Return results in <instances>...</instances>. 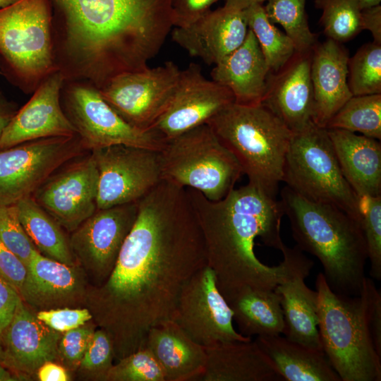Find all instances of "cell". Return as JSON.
Here are the masks:
<instances>
[{"label":"cell","instance_id":"obj_1","mask_svg":"<svg viewBox=\"0 0 381 381\" xmlns=\"http://www.w3.org/2000/svg\"><path fill=\"white\" fill-rule=\"evenodd\" d=\"M137 203L102 294L104 323L119 358L142 347L150 328L172 320L183 286L207 265L186 188L162 179Z\"/></svg>","mask_w":381,"mask_h":381},{"label":"cell","instance_id":"obj_2","mask_svg":"<svg viewBox=\"0 0 381 381\" xmlns=\"http://www.w3.org/2000/svg\"><path fill=\"white\" fill-rule=\"evenodd\" d=\"M202 235L207 264L224 298L246 288L274 289L287 271L285 258L277 266L262 263L254 251L260 238L279 250L284 214L280 200L248 183L213 201L186 188Z\"/></svg>","mask_w":381,"mask_h":381},{"label":"cell","instance_id":"obj_3","mask_svg":"<svg viewBox=\"0 0 381 381\" xmlns=\"http://www.w3.org/2000/svg\"><path fill=\"white\" fill-rule=\"evenodd\" d=\"M280 195L296 246L318 259L332 291L358 296L368 259L361 222L336 207L306 200L286 186Z\"/></svg>","mask_w":381,"mask_h":381},{"label":"cell","instance_id":"obj_4","mask_svg":"<svg viewBox=\"0 0 381 381\" xmlns=\"http://www.w3.org/2000/svg\"><path fill=\"white\" fill-rule=\"evenodd\" d=\"M207 124L236 157L248 183L276 198L294 134L285 123L263 104L233 102Z\"/></svg>","mask_w":381,"mask_h":381},{"label":"cell","instance_id":"obj_5","mask_svg":"<svg viewBox=\"0 0 381 381\" xmlns=\"http://www.w3.org/2000/svg\"><path fill=\"white\" fill-rule=\"evenodd\" d=\"M322 351L341 381H380L381 356L373 344L365 294L335 293L322 272L315 279Z\"/></svg>","mask_w":381,"mask_h":381},{"label":"cell","instance_id":"obj_6","mask_svg":"<svg viewBox=\"0 0 381 381\" xmlns=\"http://www.w3.org/2000/svg\"><path fill=\"white\" fill-rule=\"evenodd\" d=\"M159 155L163 180L195 189L213 201L224 198L243 174L207 123L166 140Z\"/></svg>","mask_w":381,"mask_h":381},{"label":"cell","instance_id":"obj_7","mask_svg":"<svg viewBox=\"0 0 381 381\" xmlns=\"http://www.w3.org/2000/svg\"><path fill=\"white\" fill-rule=\"evenodd\" d=\"M282 182L301 197L329 205L361 222V198L344 178L325 128L313 124L294 133Z\"/></svg>","mask_w":381,"mask_h":381},{"label":"cell","instance_id":"obj_8","mask_svg":"<svg viewBox=\"0 0 381 381\" xmlns=\"http://www.w3.org/2000/svg\"><path fill=\"white\" fill-rule=\"evenodd\" d=\"M52 19L48 0H18L0 8V55L20 81L52 73Z\"/></svg>","mask_w":381,"mask_h":381},{"label":"cell","instance_id":"obj_9","mask_svg":"<svg viewBox=\"0 0 381 381\" xmlns=\"http://www.w3.org/2000/svg\"><path fill=\"white\" fill-rule=\"evenodd\" d=\"M85 150L78 135L42 138L0 150V207L32 196L52 174Z\"/></svg>","mask_w":381,"mask_h":381},{"label":"cell","instance_id":"obj_10","mask_svg":"<svg viewBox=\"0 0 381 381\" xmlns=\"http://www.w3.org/2000/svg\"><path fill=\"white\" fill-rule=\"evenodd\" d=\"M180 74L174 62L167 61L156 68L119 73L98 90L126 121L150 130L170 102Z\"/></svg>","mask_w":381,"mask_h":381},{"label":"cell","instance_id":"obj_11","mask_svg":"<svg viewBox=\"0 0 381 381\" xmlns=\"http://www.w3.org/2000/svg\"><path fill=\"white\" fill-rule=\"evenodd\" d=\"M91 152L99 173L97 210L137 202L162 180L157 150L117 145Z\"/></svg>","mask_w":381,"mask_h":381},{"label":"cell","instance_id":"obj_12","mask_svg":"<svg viewBox=\"0 0 381 381\" xmlns=\"http://www.w3.org/2000/svg\"><path fill=\"white\" fill-rule=\"evenodd\" d=\"M172 320L203 346L252 339L235 329L233 312L217 287L214 271L207 264L183 286Z\"/></svg>","mask_w":381,"mask_h":381},{"label":"cell","instance_id":"obj_13","mask_svg":"<svg viewBox=\"0 0 381 381\" xmlns=\"http://www.w3.org/2000/svg\"><path fill=\"white\" fill-rule=\"evenodd\" d=\"M68 108V118L86 150L123 145L159 151L165 142L156 131L143 130L126 121L92 87L73 86Z\"/></svg>","mask_w":381,"mask_h":381},{"label":"cell","instance_id":"obj_14","mask_svg":"<svg viewBox=\"0 0 381 381\" xmlns=\"http://www.w3.org/2000/svg\"><path fill=\"white\" fill-rule=\"evenodd\" d=\"M81 157L59 169L32 195L68 231H75L97 210V164L92 152Z\"/></svg>","mask_w":381,"mask_h":381},{"label":"cell","instance_id":"obj_15","mask_svg":"<svg viewBox=\"0 0 381 381\" xmlns=\"http://www.w3.org/2000/svg\"><path fill=\"white\" fill-rule=\"evenodd\" d=\"M234 102L226 87L206 79L194 63L181 71L175 91L166 109L150 130L165 140L207 122L219 111Z\"/></svg>","mask_w":381,"mask_h":381},{"label":"cell","instance_id":"obj_16","mask_svg":"<svg viewBox=\"0 0 381 381\" xmlns=\"http://www.w3.org/2000/svg\"><path fill=\"white\" fill-rule=\"evenodd\" d=\"M137 214V202L97 210L73 231V255L96 277L107 279Z\"/></svg>","mask_w":381,"mask_h":381},{"label":"cell","instance_id":"obj_17","mask_svg":"<svg viewBox=\"0 0 381 381\" xmlns=\"http://www.w3.org/2000/svg\"><path fill=\"white\" fill-rule=\"evenodd\" d=\"M287 262L284 278L275 287L284 315V337L294 342L322 350L318 331V294L306 284L313 262L296 245L282 246Z\"/></svg>","mask_w":381,"mask_h":381},{"label":"cell","instance_id":"obj_18","mask_svg":"<svg viewBox=\"0 0 381 381\" xmlns=\"http://www.w3.org/2000/svg\"><path fill=\"white\" fill-rule=\"evenodd\" d=\"M63 80L61 72L48 75L5 128L0 138V150L42 138L77 135L75 127L60 105Z\"/></svg>","mask_w":381,"mask_h":381},{"label":"cell","instance_id":"obj_19","mask_svg":"<svg viewBox=\"0 0 381 381\" xmlns=\"http://www.w3.org/2000/svg\"><path fill=\"white\" fill-rule=\"evenodd\" d=\"M313 50L296 51L279 71L269 73L261 103L270 109L293 133L315 124L310 78Z\"/></svg>","mask_w":381,"mask_h":381},{"label":"cell","instance_id":"obj_20","mask_svg":"<svg viewBox=\"0 0 381 381\" xmlns=\"http://www.w3.org/2000/svg\"><path fill=\"white\" fill-rule=\"evenodd\" d=\"M248 27L244 11L210 10L185 27H175L172 40L190 56L217 64L244 42Z\"/></svg>","mask_w":381,"mask_h":381},{"label":"cell","instance_id":"obj_21","mask_svg":"<svg viewBox=\"0 0 381 381\" xmlns=\"http://www.w3.org/2000/svg\"><path fill=\"white\" fill-rule=\"evenodd\" d=\"M61 336L38 320L20 298L11 320L0 334L2 364L17 374L37 371L59 356Z\"/></svg>","mask_w":381,"mask_h":381},{"label":"cell","instance_id":"obj_22","mask_svg":"<svg viewBox=\"0 0 381 381\" xmlns=\"http://www.w3.org/2000/svg\"><path fill=\"white\" fill-rule=\"evenodd\" d=\"M348 50L327 38L313 50L310 78L313 90V123L325 128L338 110L353 96L348 85Z\"/></svg>","mask_w":381,"mask_h":381},{"label":"cell","instance_id":"obj_23","mask_svg":"<svg viewBox=\"0 0 381 381\" xmlns=\"http://www.w3.org/2000/svg\"><path fill=\"white\" fill-rule=\"evenodd\" d=\"M269 73L258 40L248 29L243 44L215 64L211 77L232 92L235 103L257 105L265 97Z\"/></svg>","mask_w":381,"mask_h":381},{"label":"cell","instance_id":"obj_24","mask_svg":"<svg viewBox=\"0 0 381 381\" xmlns=\"http://www.w3.org/2000/svg\"><path fill=\"white\" fill-rule=\"evenodd\" d=\"M143 346L159 363L165 381H198L205 370L204 346L191 339L173 320L150 328Z\"/></svg>","mask_w":381,"mask_h":381},{"label":"cell","instance_id":"obj_25","mask_svg":"<svg viewBox=\"0 0 381 381\" xmlns=\"http://www.w3.org/2000/svg\"><path fill=\"white\" fill-rule=\"evenodd\" d=\"M327 131L341 172L356 195L361 199L380 196V143L345 130Z\"/></svg>","mask_w":381,"mask_h":381},{"label":"cell","instance_id":"obj_26","mask_svg":"<svg viewBox=\"0 0 381 381\" xmlns=\"http://www.w3.org/2000/svg\"><path fill=\"white\" fill-rule=\"evenodd\" d=\"M206 364L198 381H283L256 342H219L204 346Z\"/></svg>","mask_w":381,"mask_h":381},{"label":"cell","instance_id":"obj_27","mask_svg":"<svg viewBox=\"0 0 381 381\" xmlns=\"http://www.w3.org/2000/svg\"><path fill=\"white\" fill-rule=\"evenodd\" d=\"M82 293V278L75 266L42 255L32 254L20 292L23 300L39 308L66 304Z\"/></svg>","mask_w":381,"mask_h":381},{"label":"cell","instance_id":"obj_28","mask_svg":"<svg viewBox=\"0 0 381 381\" xmlns=\"http://www.w3.org/2000/svg\"><path fill=\"white\" fill-rule=\"evenodd\" d=\"M254 341L283 381H341L322 350L281 334L257 336Z\"/></svg>","mask_w":381,"mask_h":381},{"label":"cell","instance_id":"obj_29","mask_svg":"<svg viewBox=\"0 0 381 381\" xmlns=\"http://www.w3.org/2000/svg\"><path fill=\"white\" fill-rule=\"evenodd\" d=\"M68 28L99 32L121 26L157 0H48Z\"/></svg>","mask_w":381,"mask_h":381},{"label":"cell","instance_id":"obj_30","mask_svg":"<svg viewBox=\"0 0 381 381\" xmlns=\"http://www.w3.org/2000/svg\"><path fill=\"white\" fill-rule=\"evenodd\" d=\"M225 299L241 334L252 337L283 334L284 315L274 289L246 288Z\"/></svg>","mask_w":381,"mask_h":381},{"label":"cell","instance_id":"obj_31","mask_svg":"<svg viewBox=\"0 0 381 381\" xmlns=\"http://www.w3.org/2000/svg\"><path fill=\"white\" fill-rule=\"evenodd\" d=\"M22 226L37 250L43 255L74 265L73 255L61 226L32 198L16 204Z\"/></svg>","mask_w":381,"mask_h":381},{"label":"cell","instance_id":"obj_32","mask_svg":"<svg viewBox=\"0 0 381 381\" xmlns=\"http://www.w3.org/2000/svg\"><path fill=\"white\" fill-rule=\"evenodd\" d=\"M244 12L248 29L258 40L270 73L277 72L296 51L294 44L270 21L262 4L253 5Z\"/></svg>","mask_w":381,"mask_h":381},{"label":"cell","instance_id":"obj_33","mask_svg":"<svg viewBox=\"0 0 381 381\" xmlns=\"http://www.w3.org/2000/svg\"><path fill=\"white\" fill-rule=\"evenodd\" d=\"M327 129H341L381 139V94L352 96L332 117Z\"/></svg>","mask_w":381,"mask_h":381},{"label":"cell","instance_id":"obj_34","mask_svg":"<svg viewBox=\"0 0 381 381\" xmlns=\"http://www.w3.org/2000/svg\"><path fill=\"white\" fill-rule=\"evenodd\" d=\"M306 0H267L264 6L270 21L281 25L297 52L312 51L318 44V34L311 32L306 11Z\"/></svg>","mask_w":381,"mask_h":381},{"label":"cell","instance_id":"obj_35","mask_svg":"<svg viewBox=\"0 0 381 381\" xmlns=\"http://www.w3.org/2000/svg\"><path fill=\"white\" fill-rule=\"evenodd\" d=\"M348 85L353 96L381 94V44L361 47L348 62Z\"/></svg>","mask_w":381,"mask_h":381},{"label":"cell","instance_id":"obj_36","mask_svg":"<svg viewBox=\"0 0 381 381\" xmlns=\"http://www.w3.org/2000/svg\"><path fill=\"white\" fill-rule=\"evenodd\" d=\"M322 10L320 23L327 38L339 43L355 37L361 31V9L355 0H314Z\"/></svg>","mask_w":381,"mask_h":381},{"label":"cell","instance_id":"obj_37","mask_svg":"<svg viewBox=\"0 0 381 381\" xmlns=\"http://www.w3.org/2000/svg\"><path fill=\"white\" fill-rule=\"evenodd\" d=\"M105 380L112 381H165L164 372L152 352L145 346L120 358Z\"/></svg>","mask_w":381,"mask_h":381},{"label":"cell","instance_id":"obj_38","mask_svg":"<svg viewBox=\"0 0 381 381\" xmlns=\"http://www.w3.org/2000/svg\"><path fill=\"white\" fill-rule=\"evenodd\" d=\"M361 226L370 260V275L381 279V195L361 200Z\"/></svg>","mask_w":381,"mask_h":381},{"label":"cell","instance_id":"obj_39","mask_svg":"<svg viewBox=\"0 0 381 381\" xmlns=\"http://www.w3.org/2000/svg\"><path fill=\"white\" fill-rule=\"evenodd\" d=\"M0 241L26 267L37 250L20 223L16 205L0 207Z\"/></svg>","mask_w":381,"mask_h":381},{"label":"cell","instance_id":"obj_40","mask_svg":"<svg viewBox=\"0 0 381 381\" xmlns=\"http://www.w3.org/2000/svg\"><path fill=\"white\" fill-rule=\"evenodd\" d=\"M114 353V344L109 332L104 329L95 331L79 366L105 380L107 372L113 365Z\"/></svg>","mask_w":381,"mask_h":381},{"label":"cell","instance_id":"obj_41","mask_svg":"<svg viewBox=\"0 0 381 381\" xmlns=\"http://www.w3.org/2000/svg\"><path fill=\"white\" fill-rule=\"evenodd\" d=\"M94 332L91 325L85 324L65 332L59 341V356L68 365L79 366Z\"/></svg>","mask_w":381,"mask_h":381},{"label":"cell","instance_id":"obj_42","mask_svg":"<svg viewBox=\"0 0 381 381\" xmlns=\"http://www.w3.org/2000/svg\"><path fill=\"white\" fill-rule=\"evenodd\" d=\"M38 320L60 333L78 327L90 321L92 316L86 308H53L39 311Z\"/></svg>","mask_w":381,"mask_h":381},{"label":"cell","instance_id":"obj_43","mask_svg":"<svg viewBox=\"0 0 381 381\" xmlns=\"http://www.w3.org/2000/svg\"><path fill=\"white\" fill-rule=\"evenodd\" d=\"M367 301L369 329L375 348L381 356V294L373 281L367 277L363 284Z\"/></svg>","mask_w":381,"mask_h":381},{"label":"cell","instance_id":"obj_44","mask_svg":"<svg viewBox=\"0 0 381 381\" xmlns=\"http://www.w3.org/2000/svg\"><path fill=\"white\" fill-rule=\"evenodd\" d=\"M219 0H170L173 25L185 27L209 11Z\"/></svg>","mask_w":381,"mask_h":381},{"label":"cell","instance_id":"obj_45","mask_svg":"<svg viewBox=\"0 0 381 381\" xmlns=\"http://www.w3.org/2000/svg\"><path fill=\"white\" fill-rule=\"evenodd\" d=\"M26 274V265L0 241V276L20 294Z\"/></svg>","mask_w":381,"mask_h":381},{"label":"cell","instance_id":"obj_46","mask_svg":"<svg viewBox=\"0 0 381 381\" xmlns=\"http://www.w3.org/2000/svg\"><path fill=\"white\" fill-rule=\"evenodd\" d=\"M20 298L18 292L0 276V334L11 320Z\"/></svg>","mask_w":381,"mask_h":381},{"label":"cell","instance_id":"obj_47","mask_svg":"<svg viewBox=\"0 0 381 381\" xmlns=\"http://www.w3.org/2000/svg\"><path fill=\"white\" fill-rule=\"evenodd\" d=\"M361 30L372 34L373 42L381 44V6L380 4L361 10Z\"/></svg>","mask_w":381,"mask_h":381},{"label":"cell","instance_id":"obj_48","mask_svg":"<svg viewBox=\"0 0 381 381\" xmlns=\"http://www.w3.org/2000/svg\"><path fill=\"white\" fill-rule=\"evenodd\" d=\"M37 377L41 381H67L69 375L64 368L48 361L42 364L37 370Z\"/></svg>","mask_w":381,"mask_h":381},{"label":"cell","instance_id":"obj_49","mask_svg":"<svg viewBox=\"0 0 381 381\" xmlns=\"http://www.w3.org/2000/svg\"><path fill=\"white\" fill-rule=\"evenodd\" d=\"M16 111V106L0 95V138Z\"/></svg>","mask_w":381,"mask_h":381},{"label":"cell","instance_id":"obj_50","mask_svg":"<svg viewBox=\"0 0 381 381\" xmlns=\"http://www.w3.org/2000/svg\"><path fill=\"white\" fill-rule=\"evenodd\" d=\"M265 1L267 0H225L224 6L230 9L244 11L253 5L262 4Z\"/></svg>","mask_w":381,"mask_h":381},{"label":"cell","instance_id":"obj_51","mask_svg":"<svg viewBox=\"0 0 381 381\" xmlns=\"http://www.w3.org/2000/svg\"><path fill=\"white\" fill-rule=\"evenodd\" d=\"M26 375L12 373L0 363V381H16L25 380Z\"/></svg>","mask_w":381,"mask_h":381},{"label":"cell","instance_id":"obj_52","mask_svg":"<svg viewBox=\"0 0 381 381\" xmlns=\"http://www.w3.org/2000/svg\"><path fill=\"white\" fill-rule=\"evenodd\" d=\"M361 10L380 4L381 0H355Z\"/></svg>","mask_w":381,"mask_h":381},{"label":"cell","instance_id":"obj_53","mask_svg":"<svg viewBox=\"0 0 381 381\" xmlns=\"http://www.w3.org/2000/svg\"><path fill=\"white\" fill-rule=\"evenodd\" d=\"M17 1L18 0H0V8L7 6Z\"/></svg>","mask_w":381,"mask_h":381},{"label":"cell","instance_id":"obj_54","mask_svg":"<svg viewBox=\"0 0 381 381\" xmlns=\"http://www.w3.org/2000/svg\"><path fill=\"white\" fill-rule=\"evenodd\" d=\"M4 359L3 350L0 343V363H2Z\"/></svg>","mask_w":381,"mask_h":381}]
</instances>
